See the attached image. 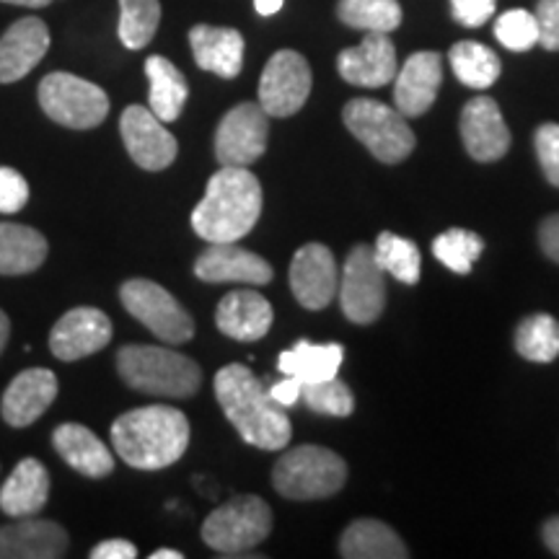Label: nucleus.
Returning a JSON list of instances; mask_svg holds the SVG:
<instances>
[{"mask_svg": "<svg viewBox=\"0 0 559 559\" xmlns=\"http://www.w3.org/2000/svg\"><path fill=\"white\" fill-rule=\"evenodd\" d=\"M215 396L223 415L249 445L280 451L290 440V419L272 400L264 383L241 362H230L215 376Z\"/></svg>", "mask_w": 559, "mask_h": 559, "instance_id": "obj_1", "label": "nucleus"}, {"mask_svg": "<svg viewBox=\"0 0 559 559\" xmlns=\"http://www.w3.org/2000/svg\"><path fill=\"white\" fill-rule=\"evenodd\" d=\"M111 445L132 469H166L177 464L190 445V419L166 404L130 409L111 425Z\"/></svg>", "mask_w": 559, "mask_h": 559, "instance_id": "obj_2", "label": "nucleus"}, {"mask_svg": "<svg viewBox=\"0 0 559 559\" xmlns=\"http://www.w3.org/2000/svg\"><path fill=\"white\" fill-rule=\"evenodd\" d=\"M262 213V185L247 166H221L205 198L192 210V228L207 243H230L251 234Z\"/></svg>", "mask_w": 559, "mask_h": 559, "instance_id": "obj_3", "label": "nucleus"}, {"mask_svg": "<svg viewBox=\"0 0 559 559\" xmlns=\"http://www.w3.org/2000/svg\"><path fill=\"white\" fill-rule=\"evenodd\" d=\"M117 370L130 389L148 396L187 400L202 386L198 362L169 347L124 345L117 353Z\"/></svg>", "mask_w": 559, "mask_h": 559, "instance_id": "obj_4", "label": "nucleus"}, {"mask_svg": "<svg viewBox=\"0 0 559 559\" xmlns=\"http://www.w3.org/2000/svg\"><path fill=\"white\" fill-rule=\"evenodd\" d=\"M347 481V464L324 445H298L283 453L272 469V485L288 500H324Z\"/></svg>", "mask_w": 559, "mask_h": 559, "instance_id": "obj_5", "label": "nucleus"}, {"mask_svg": "<svg viewBox=\"0 0 559 559\" xmlns=\"http://www.w3.org/2000/svg\"><path fill=\"white\" fill-rule=\"evenodd\" d=\"M272 531V510L257 495H239L223 502L202 523V542L221 555H241L254 549Z\"/></svg>", "mask_w": 559, "mask_h": 559, "instance_id": "obj_6", "label": "nucleus"}, {"mask_svg": "<svg viewBox=\"0 0 559 559\" xmlns=\"http://www.w3.org/2000/svg\"><path fill=\"white\" fill-rule=\"evenodd\" d=\"M347 130L373 153L381 164H400L415 151V132L402 111L376 99H353L342 111Z\"/></svg>", "mask_w": 559, "mask_h": 559, "instance_id": "obj_7", "label": "nucleus"}, {"mask_svg": "<svg viewBox=\"0 0 559 559\" xmlns=\"http://www.w3.org/2000/svg\"><path fill=\"white\" fill-rule=\"evenodd\" d=\"M39 107L52 122L70 130L99 128L109 115V96L102 86L73 73H50L39 83Z\"/></svg>", "mask_w": 559, "mask_h": 559, "instance_id": "obj_8", "label": "nucleus"}, {"mask_svg": "<svg viewBox=\"0 0 559 559\" xmlns=\"http://www.w3.org/2000/svg\"><path fill=\"white\" fill-rule=\"evenodd\" d=\"M120 300L130 317L148 326L158 340L181 345V342H190L194 337V321L185 306L153 280H128L120 288Z\"/></svg>", "mask_w": 559, "mask_h": 559, "instance_id": "obj_9", "label": "nucleus"}, {"mask_svg": "<svg viewBox=\"0 0 559 559\" xmlns=\"http://www.w3.org/2000/svg\"><path fill=\"white\" fill-rule=\"evenodd\" d=\"M342 313L353 324H370L386 306V272L376 262L373 247L358 243L347 254L340 280Z\"/></svg>", "mask_w": 559, "mask_h": 559, "instance_id": "obj_10", "label": "nucleus"}, {"mask_svg": "<svg viewBox=\"0 0 559 559\" xmlns=\"http://www.w3.org/2000/svg\"><path fill=\"white\" fill-rule=\"evenodd\" d=\"M270 115L260 102H243L226 111L215 132V158L221 166H249L267 151Z\"/></svg>", "mask_w": 559, "mask_h": 559, "instance_id": "obj_11", "label": "nucleus"}, {"mask_svg": "<svg viewBox=\"0 0 559 559\" xmlns=\"http://www.w3.org/2000/svg\"><path fill=\"white\" fill-rule=\"evenodd\" d=\"M311 68L296 50H280L267 60L260 79V107L270 117H290L311 94Z\"/></svg>", "mask_w": 559, "mask_h": 559, "instance_id": "obj_12", "label": "nucleus"}, {"mask_svg": "<svg viewBox=\"0 0 559 559\" xmlns=\"http://www.w3.org/2000/svg\"><path fill=\"white\" fill-rule=\"evenodd\" d=\"M120 132L124 148L140 169L164 171L177 160V138L166 130V122H160L151 109L140 107V104L124 109L120 117Z\"/></svg>", "mask_w": 559, "mask_h": 559, "instance_id": "obj_13", "label": "nucleus"}, {"mask_svg": "<svg viewBox=\"0 0 559 559\" xmlns=\"http://www.w3.org/2000/svg\"><path fill=\"white\" fill-rule=\"evenodd\" d=\"M290 290L304 309L321 311L337 296V262L324 243H306L290 262Z\"/></svg>", "mask_w": 559, "mask_h": 559, "instance_id": "obj_14", "label": "nucleus"}, {"mask_svg": "<svg viewBox=\"0 0 559 559\" xmlns=\"http://www.w3.org/2000/svg\"><path fill=\"white\" fill-rule=\"evenodd\" d=\"M111 340V321L104 311L81 306L60 317L50 332V349L62 362H75L99 353Z\"/></svg>", "mask_w": 559, "mask_h": 559, "instance_id": "obj_15", "label": "nucleus"}, {"mask_svg": "<svg viewBox=\"0 0 559 559\" xmlns=\"http://www.w3.org/2000/svg\"><path fill=\"white\" fill-rule=\"evenodd\" d=\"M461 140L466 151L479 164L500 160L510 148V130L498 102L489 96H474L461 111Z\"/></svg>", "mask_w": 559, "mask_h": 559, "instance_id": "obj_16", "label": "nucleus"}, {"mask_svg": "<svg viewBox=\"0 0 559 559\" xmlns=\"http://www.w3.org/2000/svg\"><path fill=\"white\" fill-rule=\"evenodd\" d=\"M340 75L353 86L381 88L394 81L396 70V47L389 34L368 32L358 47H347L337 58Z\"/></svg>", "mask_w": 559, "mask_h": 559, "instance_id": "obj_17", "label": "nucleus"}, {"mask_svg": "<svg viewBox=\"0 0 559 559\" xmlns=\"http://www.w3.org/2000/svg\"><path fill=\"white\" fill-rule=\"evenodd\" d=\"M58 396V376L47 368L21 370L0 400V415L11 428H29Z\"/></svg>", "mask_w": 559, "mask_h": 559, "instance_id": "obj_18", "label": "nucleus"}, {"mask_svg": "<svg viewBox=\"0 0 559 559\" xmlns=\"http://www.w3.org/2000/svg\"><path fill=\"white\" fill-rule=\"evenodd\" d=\"M194 275L205 283H241V285H267L272 267L254 251L241 249L239 243H210L194 262Z\"/></svg>", "mask_w": 559, "mask_h": 559, "instance_id": "obj_19", "label": "nucleus"}, {"mask_svg": "<svg viewBox=\"0 0 559 559\" xmlns=\"http://www.w3.org/2000/svg\"><path fill=\"white\" fill-rule=\"evenodd\" d=\"M50 50V29L37 16H26L0 37V83H16L32 73Z\"/></svg>", "mask_w": 559, "mask_h": 559, "instance_id": "obj_20", "label": "nucleus"}, {"mask_svg": "<svg viewBox=\"0 0 559 559\" xmlns=\"http://www.w3.org/2000/svg\"><path fill=\"white\" fill-rule=\"evenodd\" d=\"M394 81L396 111H402L404 117L425 115L436 104L440 83H443V62H440V55L430 50L409 55L402 70H396Z\"/></svg>", "mask_w": 559, "mask_h": 559, "instance_id": "obj_21", "label": "nucleus"}, {"mask_svg": "<svg viewBox=\"0 0 559 559\" xmlns=\"http://www.w3.org/2000/svg\"><path fill=\"white\" fill-rule=\"evenodd\" d=\"M68 544L60 523L37 515L0 526V559H60L68 555Z\"/></svg>", "mask_w": 559, "mask_h": 559, "instance_id": "obj_22", "label": "nucleus"}, {"mask_svg": "<svg viewBox=\"0 0 559 559\" xmlns=\"http://www.w3.org/2000/svg\"><path fill=\"white\" fill-rule=\"evenodd\" d=\"M275 313L270 300L257 290H234L223 296L215 311V324L230 340L257 342L270 332Z\"/></svg>", "mask_w": 559, "mask_h": 559, "instance_id": "obj_23", "label": "nucleus"}, {"mask_svg": "<svg viewBox=\"0 0 559 559\" xmlns=\"http://www.w3.org/2000/svg\"><path fill=\"white\" fill-rule=\"evenodd\" d=\"M55 451L66 461L70 469H75L88 479H104L115 472V456L107 445L91 432L86 425L66 423L52 432Z\"/></svg>", "mask_w": 559, "mask_h": 559, "instance_id": "obj_24", "label": "nucleus"}, {"mask_svg": "<svg viewBox=\"0 0 559 559\" xmlns=\"http://www.w3.org/2000/svg\"><path fill=\"white\" fill-rule=\"evenodd\" d=\"M194 62L221 79H236L243 66V37L226 26L198 24L190 32Z\"/></svg>", "mask_w": 559, "mask_h": 559, "instance_id": "obj_25", "label": "nucleus"}, {"mask_svg": "<svg viewBox=\"0 0 559 559\" xmlns=\"http://www.w3.org/2000/svg\"><path fill=\"white\" fill-rule=\"evenodd\" d=\"M47 498H50V474L37 459H24L0 487V510L9 519H29L47 506Z\"/></svg>", "mask_w": 559, "mask_h": 559, "instance_id": "obj_26", "label": "nucleus"}, {"mask_svg": "<svg viewBox=\"0 0 559 559\" xmlns=\"http://www.w3.org/2000/svg\"><path fill=\"white\" fill-rule=\"evenodd\" d=\"M340 555L345 559H404L409 551L386 523L360 519L349 523L342 534Z\"/></svg>", "mask_w": 559, "mask_h": 559, "instance_id": "obj_27", "label": "nucleus"}, {"mask_svg": "<svg viewBox=\"0 0 559 559\" xmlns=\"http://www.w3.org/2000/svg\"><path fill=\"white\" fill-rule=\"evenodd\" d=\"M47 260V239L37 228L0 223V275L16 277L39 270Z\"/></svg>", "mask_w": 559, "mask_h": 559, "instance_id": "obj_28", "label": "nucleus"}, {"mask_svg": "<svg viewBox=\"0 0 559 559\" xmlns=\"http://www.w3.org/2000/svg\"><path fill=\"white\" fill-rule=\"evenodd\" d=\"M145 75H148L151 83L148 109L160 122L179 120L187 96H190V86H187V79L181 75V70L171 60L160 58V55H151L145 60Z\"/></svg>", "mask_w": 559, "mask_h": 559, "instance_id": "obj_29", "label": "nucleus"}, {"mask_svg": "<svg viewBox=\"0 0 559 559\" xmlns=\"http://www.w3.org/2000/svg\"><path fill=\"white\" fill-rule=\"evenodd\" d=\"M345 349L342 345H313L309 340H300L296 347L285 349L277 360V370L283 376H293L300 383H313L340 376Z\"/></svg>", "mask_w": 559, "mask_h": 559, "instance_id": "obj_30", "label": "nucleus"}, {"mask_svg": "<svg viewBox=\"0 0 559 559\" xmlns=\"http://www.w3.org/2000/svg\"><path fill=\"white\" fill-rule=\"evenodd\" d=\"M453 75L469 88H489L500 79V58L479 41H456L449 52Z\"/></svg>", "mask_w": 559, "mask_h": 559, "instance_id": "obj_31", "label": "nucleus"}, {"mask_svg": "<svg viewBox=\"0 0 559 559\" xmlns=\"http://www.w3.org/2000/svg\"><path fill=\"white\" fill-rule=\"evenodd\" d=\"M337 16L353 29L389 34L400 29L402 5L396 0H340Z\"/></svg>", "mask_w": 559, "mask_h": 559, "instance_id": "obj_32", "label": "nucleus"}, {"mask_svg": "<svg viewBox=\"0 0 559 559\" xmlns=\"http://www.w3.org/2000/svg\"><path fill=\"white\" fill-rule=\"evenodd\" d=\"M515 349L531 362H551L559 355V321L549 313L526 317L515 330Z\"/></svg>", "mask_w": 559, "mask_h": 559, "instance_id": "obj_33", "label": "nucleus"}, {"mask_svg": "<svg viewBox=\"0 0 559 559\" xmlns=\"http://www.w3.org/2000/svg\"><path fill=\"white\" fill-rule=\"evenodd\" d=\"M373 254H376V262L381 264V270L386 272V275L400 280V283L415 285L419 280V272H423V257H419V249L415 243L404 239V236L383 230V234H379V239H376Z\"/></svg>", "mask_w": 559, "mask_h": 559, "instance_id": "obj_34", "label": "nucleus"}, {"mask_svg": "<svg viewBox=\"0 0 559 559\" xmlns=\"http://www.w3.org/2000/svg\"><path fill=\"white\" fill-rule=\"evenodd\" d=\"M160 24L158 0H120V41L128 50H143Z\"/></svg>", "mask_w": 559, "mask_h": 559, "instance_id": "obj_35", "label": "nucleus"}, {"mask_svg": "<svg viewBox=\"0 0 559 559\" xmlns=\"http://www.w3.org/2000/svg\"><path fill=\"white\" fill-rule=\"evenodd\" d=\"M485 249V241L479 239L474 230L466 228H451L445 234H440L436 241H432V254L440 264H445L456 275H469L474 262Z\"/></svg>", "mask_w": 559, "mask_h": 559, "instance_id": "obj_36", "label": "nucleus"}, {"mask_svg": "<svg viewBox=\"0 0 559 559\" xmlns=\"http://www.w3.org/2000/svg\"><path fill=\"white\" fill-rule=\"evenodd\" d=\"M300 400L306 402V407L317 412V415L326 417H349L355 409L353 391H349L345 381H340V376L304 383V386H300Z\"/></svg>", "mask_w": 559, "mask_h": 559, "instance_id": "obj_37", "label": "nucleus"}, {"mask_svg": "<svg viewBox=\"0 0 559 559\" xmlns=\"http://www.w3.org/2000/svg\"><path fill=\"white\" fill-rule=\"evenodd\" d=\"M495 37L510 52H528L531 47L539 45V26H536L534 13L513 9L506 11L495 24Z\"/></svg>", "mask_w": 559, "mask_h": 559, "instance_id": "obj_38", "label": "nucleus"}, {"mask_svg": "<svg viewBox=\"0 0 559 559\" xmlns=\"http://www.w3.org/2000/svg\"><path fill=\"white\" fill-rule=\"evenodd\" d=\"M534 148L536 156H539L544 177H547L549 185L559 187V124H542L534 135Z\"/></svg>", "mask_w": 559, "mask_h": 559, "instance_id": "obj_39", "label": "nucleus"}, {"mask_svg": "<svg viewBox=\"0 0 559 559\" xmlns=\"http://www.w3.org/2000/svg\"><path fill=\"white\" fill-rule=\"evenodd\" d=\"M29 202V185L16 169L0 166V213L16 215Z\"/></svg>", "mask_w": 559, "mask_h": 559, "instance_id": "obj_40", "label": "nucleus"}, {"mask_svg": "<svg viewBox=\"0 0 559 559\" xmlns=\"http://www.w3.org/2000/svg\"><path fill=\"white\" fill-rule=\"evenodd\" d=\"M534 16L539 26V45L549 52H559V0H539Z\"/></svg>", "mask_w": 559, "mask_h": 559, "instance_id": "obj_41", "label": "nucleus"}, {"mask_svg": "<svg viewBox=\"0 0 559 559\" xmlns=\"http://www.w3.org/2000/svg\"><path fill=\"white\" fill-rule=\"evenodd\" d=\"M495 9H498V0H451L453 19L461 26H469V29L487 24L492 19Z\"/></svg>", "mask_w": 559, "mask_h": 559, "instance_id": "obj_42", "label": "nucleus"}, {"mask_svg": "<svg viewBox=\"0 0 559 559\" xmlns=\"http://www.w3.org/2000/svg\"><path fill=\"white\" fill-rule=\"evenodd\" d=\"M135 557H138L135 544L124 539H107L91 549V559H135Z\"/></svg>", "mask_w": 559, "mask_h": 559, "instance_id": "obj_43", "label": "nucleus"}, {"mask_svg": "<svg viewBox=\"0 0 559 559\" xmlns=\"http://www.w3.org/2000/svg\"><path fill=\"white\" fill-rule=\"evenodd\" d=\"M539 243H542L544 254H547L551 262L559 264V213L549 215V218L542 223Z\"/></svg>", "mask_w": 559, "mask_h": 559, "instance_id": "obj_44", "label": "nucleus"}, {"mask_svg": "<svg viewBox=\"0 0 559 559\" xmlns=\"http://www.w3.org/2000/svg\"><path fill=\"white\" fill-rule=\"evenodd\" d=\"M300 386H304V383H300L298 379H293V376H285V379L275 383V386H267V391H270L272 400H275L280 407L285 409V407H293V404L300 400Z\"/></svg>", "mask_w": 559, "mask_h": 559, "instance_id": "obj_45", "label": "nucleus"}, {"mask_svg": "<svg viewBox=\"0 0 559 559\" xmlns=\"http://www.w3.org/2000/svg\"><path fill=\"white\" fill-rule=\"evenodd\" d=\"M542 536H544V544L551 549V555L559 557V515H555V519H549L547 523H544Z\"/></svg>", "mask_w": 559, "mask_h": 559, "instance_id": "obj_46", "label": "nucleus"}, {"mask_svg": "<svg viewBox=\"0 0 559 559\" xmlns=\"http://www.w3.org/2000/svg\"><path fill=\"white\" fill-rule=\"evenodd\" d=\"M285 0H254V9L260 16H275V13L283 9Z\"/></svg>", "mask_w": 559, "mask_h": 559, "instance_id": "obj_47", "label": "nucleus"}, {"mask_svg": "<svg viewBox=\"0 0 559 559\" xmlns=\"http://www.w3.org/2000/svg\"><path fill=\"white\" fill-rule=\"evenodd\" d=\"M11 337V321L5 317V311H0V353L5 349V342Z\"/></svg>", "mask_w": 559, "mask_h": 559, "instance_id": "obj_48", "label": "nucleus"}, {"mask_svg": "<svg viewBox=\"0 0 559 559\" xmlns=\"http://www.w3.org/2000/svg\"><path fill=\"white\" fill-rule=\"evenodd\" d=\"M0 3H11V5H26V9H45V5H50L52 0H0Z\"/></svg>", "mask_w": 559, "mask_h": 559, "instance_id": "obj_49", "label": "nucleus"}, {"mask_svg": "<svg viewBox=\"0 0 559 559\" xmlns=\"http://www.w3.org/2000/svg\"><path fill=\"white\" fill-rule=\"evenodd\" d=\"M185 555H181V551H177V549H158V551H153L151 555V559H181Z\"/></svg>", "mask_w": 559, "mask_h": 559, "instance_id": "obj_50", "label": "nucleus"}]
</instances>
